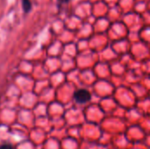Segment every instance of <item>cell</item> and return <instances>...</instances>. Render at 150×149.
Returning <instances> with one entry per match:
<instances>
[{
    "label": "cell",
    "mask_w": 150,
    "mask_h": 149,
    "mask_svg": "<svg viewBox=\"0 0 150 149\" xmlns=\"http://www.w3.org/2000/svg\"><path fill=\"white\" fill-rule=\"evenodd\" d=\"M0 149H14V148H13V147H12L11 144L6 143V144H3V145H1V146H0Z\"/></svg>",
    "instance_id": "cell-3"
},
{
    "label": "cell",
    "mask_w": 150,
    "mask_h": 149,
    "mask_svg": "<svg viewBox=\"0 0 150 149\" xmlns=\"http://www.w3.org/2000/svg\"><path fill=\"white\" fill-rule=\"evenodd\" d=\"M91 94L87 90L81 89L75 92L74 94V99L78 104H85L91 100Z\"/></svg>",
    "instance_id": "cell-1"
},
{
    "label": "cell",
    "mask_w": 150,
    "mask_h": 149,
    "mask_svg": "<svg viewBox=\"0 0 150 149\" xmlns=\"http://www.w3.org/2000/svg\"><path fill=\"white\" fill-rule=\"evenodd\" d=\"M70 0H58V4H63L65 3H68L69 2Z\"/></svg>",
    "instance_id": "cell-4"
},
{
    "label": "cell",
    "mask_w": 150,
    "mask_h": 149,
    "mask_svg": "<svg viewBox=\"0 0 150 149\" xmlns=\"http://www.w3.org/2000/svg\"><path fill=\"white\" fill-rule=\"evenodd\" d=\"M22 4H23L24 11H25V12L29 11H30V9H31V6H32V5H31V2H30V0H23Z\"/></svg>",
    "instance_id": "cell-2"
}]
</instances>
